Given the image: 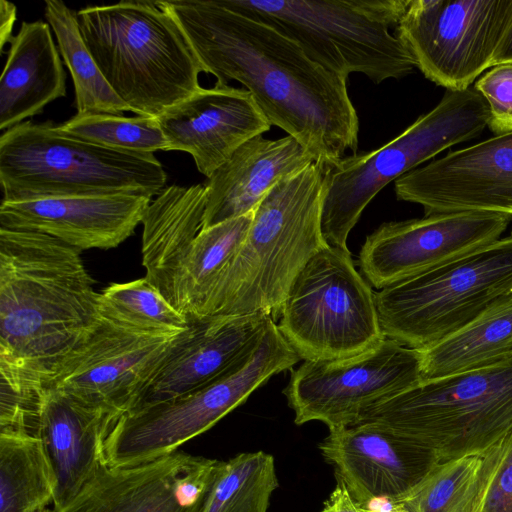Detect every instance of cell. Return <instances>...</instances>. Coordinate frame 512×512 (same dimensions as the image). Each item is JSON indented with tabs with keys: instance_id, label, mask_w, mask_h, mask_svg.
Wrapping results in <instances>:
<instances>
[{
	"instance_id": "cell-1",
	"label": "cell",
	"mask_w": 512,
	"mask_h": 512,
	"mask_svg": "<svg viewBox=\"0 0 512 512\" xmlns=\"http://www.w3.org/2000/svg\"><path fill=\"white\" fill-rule=\"evenodd\" d=\"M178 22L203 72L217 84L235 80L268 122L299 141L322 167L357 152L359 118L348 76L307 56L272 26L219 0L159 1Z\"/></svg>"
},
{
	"instance_id": "cell-2",
	"label": "cell",
	"mask_w": 512,
	"mask_h": 512,
	"mask_svg": "<svg viewBox=\"0 0 512 512\" xmlns=\"http://www.w3.org/2000/svg\"><path fill=\"white\" fill-rule=\"evenodd\" d=\"M81 251L52 236L0 228V375L40 390L98 320Z\"/></svg>"
},
{
	"instance_id": "cell-3",
	"label": "cell",
	"mask_w": 512,
	"mask_h": 512,
	"mask_svg": "<svg viewBox=\"0 0 512 512\" xmlns=\"http://www.w3.org/2000/svg\"><path fill=\"white\" fill-rule=\"evenodd\" d=\"M323 168L312 163L276 183L253 211L248 233L218 279L202 317L264 314L275 322L297 274L326 247Z\"/></svg>"
},
{
	"instance_id": "cell-4",
	"label": "cell",
	"mask_w": 512,
	"mask_h": 512,
	"mask_svg": "<svg viewBox=\"0 0 512 512\" xmlns=\"http://www.w3.org/2000/svg\"><path fill=\"white\" fill-rule=\"evenodd\" d=\"M77 19L102 75L131 112L157 118L201 88V64L159 1L89 5Z\"/></svg>"
},
{
	"instance_id": "cell-5",
	"label": "cell",
	"mask_w": 512,
	"mask_h": 512,
	"mask_svg": "<svg viewBox=\"0 0 512 512\" xmlns=\"http://www.w3.org/2000/svg\"><path fill=\"white\" fill-rule=\"evenodd\" d=\"M166 182L154 154L90 143L51 121H24L0 137L1 201L111 194L153 198Z\"/></svg>"
},
{
	"instance_id": "cell-6",
	"label": "cell",
	"mask_w": 512,
	"mask_h": 512,
	"mask_svg": "<svg viewBox=\"0 0 512 512\" xmlns=\"http://www.w3.org/2000/svg\"><path fill=\"white\" fill-rule=\"evenodd\" d=\"M367 422L392 430L438 462L483 455L512 432V357L421 380L367 409L357 424Z\"/></svg>"
},
{
	"instance_id": "cell-7",
	"label": "cell",
	"mask_w": 512,
	"mask_h": 512,
	"mask_svg": "<svg viewBox=\"0 0 512 512\" xmlns=\"http://www.w3.org/2000/svg\"><path fill=\"white\" fill-rule=\"evenodd\" d=\"M295 41L336 74L373 83L401 79L415 63L395 32L407 0H219Z\"/></svg>"
},
{
	"instance_id": "cell-8",
	"label": "cell",
	"mask_w": 512,
	"mask_h": 512,
	"mask_svg": "<svg viewBox=\"0 0 512 512\" xmlns=\"http://www.w3.org/2000/svg\"><path fill=\"white\" fill-rule=\"evenodd\" d=\"M488 120L486 101L474 87L446 90L432 110L385 145L322 167L321 228L326 243L349 250V233L386 185L451 146L479 136Z\"/></svg>"
},
{
	"instance_id": "cell-9",
	"label": "cell",
	"mask_w": 512,
	"mask_h": 512,
	"mask_svg": "<svg viewBox=\"0 0 512 512\" xmlns=\"http://www.w3.org/2000/svg\"><path fill=\"white\" fill-rule=\"evenodd\" d=\"M512 295V231L476 251L375 293L381 330L421 350L457 332Z\"/></svg>"
},
{
	"instance_id": "cell-10",
	"label": "cell",
	"mask_w": 512,
	"mask_h": 512,
	"mask_svg": "<svg viewBox=\"0 0 512 512\" xmlns=\"http://www.w3.org/2000/svg\"><path fill=\"white\" fill-rule=\"evenodd\" d=\"M299 360L271 318L256 347L212 382L121 415L105 440L106 464L135 466L178 451L244 403L273 375L291 369Z\"/></svg>"
},
{
	"instance_id": "cell-11",
	"label": "cell",
	"mask_w": 512,
	"mask_h": 512,
	"mask_svg": "<svg viewBox=\"0 0 512 512\" xmlns=\"http://www.w3.org/2000/svg\"><path fill=\"white\" fill-rule=\"evenodd\" d=\"M276 325L304 361L352 357L386 338L375 293L356 270L350 251L329 245L297 274Z\"/></svg>"
},
{
	"instance_id": "cell-12",
	"label": "cell",
	"mask_w": 512,
	"mask_h": 512,
	"mask_svg": "<svg viewBox=\"0 0 512 512\" xmlns=\"http://www.w3.org/2000/svg\"><path fill=\"white\" fill-rule=\"evenodd\" d=\"M512 20V0H407L395 34L415 67L449 91L491 67Z\"/></svg>"
},
{
	"instance_id": "cell-13",
	"label": "cell",
	"mask_w": 512,
	"mask_h": 512,
	"mask_svg": "<svg viewBox=\"0 0 512 512\" xmlns=\"http://www.w3.org/2000/svg\"><path fill=\"white\" fill-rule=\"evenodd\" d=\"M421 380L420 351L385 338L352 357L304 361L283 393L297 425L320 421L330 430L357 424L367 409Z\"/></svg>"
},
{
	"instance_id": "cell-14",
	"label": "cell",
	"mask_w": 512,
	"mask_h": 512,
	"mask_svg": "<svg viewBox=\"0 0 512 512\" xmlns=\"http://www.w3.org/2000/svg\"><path fill=\"white\" fill-rule=\"evenodd\" d=\"M182 332L143 334L98 317L45 387L121 416L131 410Z\"/></svg>"
},
{
	"instance_id": "cell-15",
	"label": "cell",
	"mask_w": 512,
	"mask_h": 512,
	"mask_svg": "<svg viewBox=\"0 0 512 512\" xmlns=\"http://www.w3.org/2000/svg\"><path fill=\"white\" fill-rule=\"evenodd\" d=\"M511 220L499 213L461 211L385 222L366 237L359 267L381 290L499 240Z\"/></svg>"
},
{
	"instance_id": "cell-16",
	"label": "cell",
	"mask_w": 512,
	"mask_h": 512,
	"mask_svg": "<svg viewBox=\"0 0 512 512\" xmlns=\"http://www.w3.org/2000/svg\"><path fill=\"white\" fill-rule=\"evenodd\" d=\"M220 464L180 450L135 466L105 464L51 512H201Z\"/></svg>"
},
{
	"instance_id": "cell-17",
	"label": "cell",
	"mask_w": 512,
	"mask_h": 512,
	"mask_svg": "<svg viewBox=\"0 0 512 512\" xmlns=\"http://www.w3.org/2000/svg\"><path fill=\"white\" fill-rule=\"evenodd\" d=\"M398 200L423 207L425 215L461 211L512 217V132L418 167L394 182Z\"/></svg>"
},
{
	"instance_id": "cell-18",
	"label": "cell",
	"mask_w": 512,
	"mask_h": 512,
	"mask_svg": "<svg viewBox=\"0 0 512 512\" xmlns=\"http://www.w3.org/2000/svg\"><path fill=\"white\" fill-rule=\"evenodd\" d=\"M319 450L361 507L403 500L439 463L432 453L368 422L330 429Z\"/></svg>"
},
{
	"instance_id": "cell-19",
	"label": "cell",
	"mask_w": 512,
	"mask_h": 512,
	"mask_svg": "<svg viewBox=\"0 0 512 512\" xmlns=\"http://www.w3.org/2000/svg\"><path fill=\"white\" fill-rule=\"evenodd\" d=\"M167 151L191 155L197 170L209 178L250 139L271 124L244 88L217 84L193 95L157 117Z\"/></svg>"
},
{
	"instance_id": "cell-20",
	"label": "cell",
	"mask_w": 512,
	"mask_h": 512,
	"mask_svg": "<svg viewBox=\"0 0 512 512\" xmlns=\"http://www.w3.org/2000/svg\"><path fill=\"white\" fill-rule=\"evenodd\" d=\"M270 318L256 313L189 320L129 412L212 382L256 347Z\"/></svg>"
},
{
	"instance_id": "cell-21",
	"label": "cell",
	"mask_w": 512,
	"mask_h": 512,
	"mask_svg": "<svg viewBox=\"0 0 512 512\" xmlns=\"http://www.w3.org/2000/svg\"><path fill=\"white\" fill-rule=\"evenodd\" d=\"M152 198L132 194L1 201L0 228L52 236L78 249H111L142 223Z\"/></svg>"
},
{
	"instance_id": "cell-22",
	"label": "cell",
	"mask_w": 512,
	"mask_h": 512,
	"mask_svg": "<svg viewBox=\"0 0 512 512\" xmlns=\"http://www.w3.org/2000/svg\"><path fill=\"white\" fill-rule=\"evenodd\" d=\"M119 417L58 390H39L37 434L56 478L52 509L74 498L106 464L105 440Z\"/></svg>"
},
{
	"instance_id": "cell-23",
	"label": "cell",
	"mask_w": 512,
	"mask_h": 512,
	"mask_svg": "<svg viewBox=\"0 0 512 512\" xmlns=\"http://www.w3.org/2000/svg\"><path fill=\"white\" fill-rule=\"evenodd\" d=\"M312 163V155L291 136L250 139L207 178L202 229L252 213L276 183Z\"/></svg>"
},
{
	"instance_id": "cell-24",
	"label": "cell",
	"mask_w": 512,
	"mask_h": 512,
	"mask_svg": "<svg viewBox=\"0 0 512 512\" xmlns=\"http://www.w3.org/2000/svg\"><path fill=\"white\" fill-rule=\"evenodd\" d=\"M50 25L24 21L10 43L0 78V130L40 114L66 96V74Z\"/></svg>"
},
{
	"instance_id": "cell-25",
	"label": "cell",
	"mask_w": 512,
	"mask_h": 512,
	"mask_svg": "<svg viewBox=\"0 0 512 512\" xmlns=\"http://www.w3.org/2000/svg\"><path fill=\"white\" fill-rule=\"evenodd\" d=\"M422 380L485 367L512 357V295L469 324L419 350Z\"/></svg>"
},
{
	"instance_id": "cell-26",
	"label": "cell",
	"mask_w": 512,
	"mask_h": 512,
	"mask_svg": "<svg viewBox=\"0 0 512 512\" xmlns=\"http://www.w3.org/2000/svg\"><path fill=\"white\" fill-rule=\"evenodd\" d=\"M56 478L42 440L0 432V512H41L53 503Z\"/></svg>"
},
{
	"instance_id": "cell-27",
	"label": "cell",
	"mask_w": 512,
	"mask_h": 512,
	"mask_svg": "<svg viewBox=\"0 0 512 512\" xmlns=\"http://www.w3.org/2000/svg\"><path fill=\"white\" fill-rule=\"evenodd\" d=\"M45 16L75 89L76 115L123 116L130 108L116 95L102 75L79 29L77 12L64 2L45 1Z\"/></svg>"
},
{
	"instance_id": "cell-28",
	"label": "cell",
	"mask_w": 512,
	"mask_h": 512,
	"mask_svg": "<svg viewBox=\"0 0 512 512\" xmlns=\"http://www.w3.org/2000/svg\"><path fill=\"white\" fill-rule=\"evenodd\" d=\"M277 487L272 455L240 453L221 462L201 512H267Z\"/></svg>"
},
{
	"instance_id": "cell-29",
	"label": "cell",
	"mask_w": 512,
	"mask_h": 512,
	"mask_svg": "<svg viewBox=\"0 0 512 512\" xmlns=\"http://www.w3.org/2000/svg\"><path fill=\"white\" fill-rule=\"evenodd\" d=\"M99 317L143 334H172L189 326L188 318L174 308L145 278L112 283L98 299Z\"/></svg>"
},
{
	"instance_id": "cell-30",
	"label": "cell",
	"mask_w": 512,
	"mask_h": 512,
	"mask_svg": "<svg viewBox=\"0 0 512 512\" xmlns=\"http://www.w3.org/2000/svg\"><path fill=\"white\" fill-rule=\"evenodd\" d=\"M482 462L483 455L439 462L401 502L410 512H463L475 492Z\"/></svg>"
},
{
	"instance_id": "cell-31",
	"label": "cell",
	"mask_w": 512,
	"mask_h": 512,
	"mask_svg": "<svg viewBox=\"0 0 512 512\" xmlns=\"http://www.w3.org/2000/svg\"><path fill=\"white\" fill-rule=\"evenodd\" d=\"M59 128L76 138L111 149L154 154L168 148L160 124L154 117L75 115L59 124Z\"/></svg>"
},
{
	"instance_id": "cell-32",
	"label": "cell",
	"mask_w": 512,
	"mask_h": 512,
	"mask_svg": "<svg viewBox=\"0 0 512 512\" xmlns=\"http://www.w3.org/2000/svg\"><path fill=\"white\" fill-rule=\"evenodd\" d=\"M463 512H512V432L483 454L475 492Z\"/></svg>"
},
{
	"instance_id": "cell-33",
	"label": "cell",
	"mask_w": 512,
	"mask_h": 512,
	"mask_svg": "<svg viewBox=\"0 0 512 512\" xmlns=\"http://www.w3.org/2000/svg\"><path fill=\"white\" fill-rule=\"evenodd\" d=\"M474 88L486 101L489 120L487 127L495 134L512 132V64L492 67L482 75Z\"/></svg>"
},
{
	"instance_id": "cell-34",
	"label": "cell",
	"mask_w": 512,
	"mask_h": 512,
	"mask_svg": "<svg viewBox=\"0 0 512 512\" xmlns=\"http://www.w3.org/2000/svg\"><path fill=\"white\" fill-rule=\"evenodd\" d=\"M321 512H362V507L352 498L343 482L337 480L336 487Z\"/></svg>"
},
{
	"instance_id": "cell-35",
	"label": "cell",
	"mask_w": 512,
	"mask_h": 512,
	"mask_svg": "<svg viewBox=\"0 0 512 512\" xmlns=\"http://www.w3.org/2000/svg\"><path fill=\"white\" fill-rule=\"evenodd\" d=\"M17 19L16 6L6 0L0 1V50L3 53L6 44L13 39V27Z\"/></svg>"
},
{
	"instance_id": "cell-36",
	"label": "cell",
	"mask_w": 512,
	"mask_h": 512,
	"mask_svg": "<svg viewBox=\"0 0 512 512\" xmlns=\"http://www.w3.org/2000/svg\"><path fill=\"white\" fill-rule=\"evenodd\" d=\"M512 64V20L507 26L491 61V67Z\"/></svg>"
},
{
	"instance_id": "cell-37",
	"label": "cell",
	"mask_w": 512,
	"mask_h": 512,
	"mask_svg": "<svg viewBox=\"0 0 512 512\" xmlns=\"http://www.w3.org/2000/svg\"><path fill=\"white\" fill-rule=\"evenodd\" d=\"M362 512H410V510L401 501L382 500L368 507H362Z\"/></svg>"
},
{
	"instance_id": "cell-38",
	"label": "cell",
	"mask_w": 512,
	"mask_h": 512,
	"mask_svg": "<svg viewBox=\"0 0 512 512\" xmlns=\"http://www.w3.org/2000/svg\"><path fill=\"white\" fill-rule=\"evenodd\" d=\"M41 512H51V510H50V509H48V508H46V509H44V510H43V511H41Z\"/></svg>"
}]
</instances>
